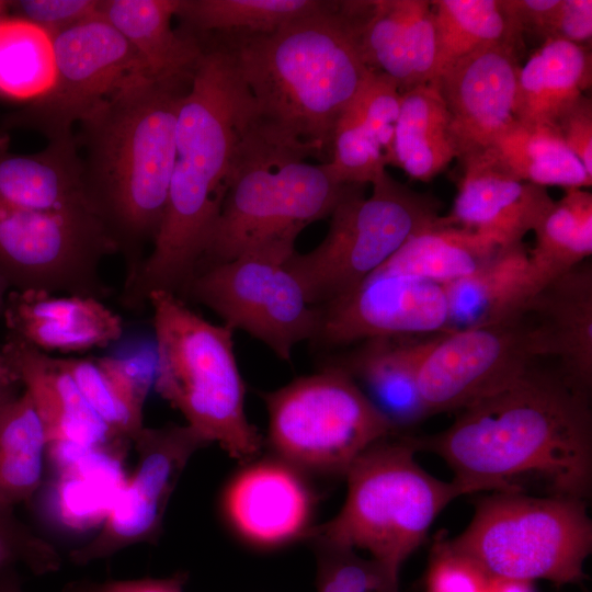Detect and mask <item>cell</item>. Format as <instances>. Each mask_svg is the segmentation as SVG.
I'll return each mask as SVG.
<instances>
[{
	"instance_id": "52",
	"label": "cell",
	"mask_w": 592,
	"mask_h": 592,
	"mask_svg": "<svg viewBox=\"0 0 592 592\" xmlns=\"http://www.w3.org/2000/svg\"><path fill=\"white\" fill-rule=\"evenodd\" d=\"M2 315H3V312H2V311H0V317H2Z\"/></svg>"
},
{
	"instance_id": "48",
	"label": "cell",
	"mask_w": 592,
	"mask_h": 592,
	"mask_svg": "<svg viewBox=\"0 0 592 592\" xmlns=\"http://www.w3.org/2000/svg\"><path fill=\"white\" fill-rule=\"evenodd\" d=\"M19 383L20 379L15 369L0 351V392L16 388Z\"/></svg>"
},
{
	"instance_id": "26",
	"label": "cell",
	"mask_w": 592,
	"mask_h": 592,
	"mask_svg": "<svg viewBox=\"0 0 592 592\" xmlns=\"http://www.w3.org/2000/svg\"><path fill=\"white\" fill-rule=\"evenodd\" d=\"M0 205L94 210L84 186L75 134L48 141L38 152L18 155L9 150L8 135L0 133Z\"/></svg>"
},
{
	"instance_id": "14",
	"label": "cell",
	"mask_w": 592,
	"mask_h": 592,
	"mask_svg": "<svg viewBox=\"0 0 592 592\" xmlns=\"http://www.w3.org/2000/svg\"><path fill=\"white\" fill-rule=\"evenodd\" d=\"M540 357L536 326L526 311L444 331L421 363L419 391L430 415L462 410L511 385Z\"/></svg>"
},
{
	"instance_id": "39",
	"label": "cell",
	"mask_w": 592,
	"mask_h": 592,
	"mask_svg": "<svg viewBox=\"0 0 592 592\" xmlns=\"http://www.w3.org/2000/svg\"><path fill=\"white\" fill-rule=\"evenodd\" d=\"M402 93L386 75L369 70L358 91L343 111L382 148L387 164L394 163V141Z\"/></svg>"
},
{
	"instance_id": "20",
	"label": "cell",
	"mask_w": 592,
	"mask_h": 592,
	"mask_svg": "<svg viewBox=\"0 0 592 592\" xmlns=\"http://www.w3.org/2000/svg\"><path fill=\"white\" fill-rule=\"evenodd\" d=\"M365 65L405 93L432 81L436 38L429 0L349 1Z\"/></svg>"
},
{
	"instance_id": "21",
	"label": "cell",
	"mask_w": 592,
	"mask_h": 592,
	"mask_svg": "<svg viewBox=\"0 0 592 592\" xmlns=\"http://www.w3.org/2000/svg\"><path fill=\"white\" fill-rule=\"evenodd\" d=\"M0 351L15 369L44 426L48 445L119 452L128 441L111 431L79 391L60 357L7 335Z\"/></svg>"
},
{
	"instance_id": "45",
	"label": "cell",
	"mask_w": 592,
	"mask_h": 592,
	"mask_svg": "<svg viewBox=\"0 0 592 592\" xmlns=\"http://www.w3.org/2000/svg\"><path fill=\"white\" fill-rule=\"evenodd\" d=\"M550 39H562L576 45L591 47L592 1L560 0Z\"/></svg>"
},
{
	"instance_id": "11",
	"label": "cell",
	"mask_w": 592,
	"mask_h": 592,
	"mask_svg": "<svg viewBox=\"0 0 592 592\" xmlns=\"http://www.w3.org/2000/svg\"><path fill=\"white\" fill-rule=\"evenodd\" d=\"M295 251L294 242H281L203 266L181 299L207 307L232 331H244L291 361L294 348L314 342L321 326V309L286 265Z\"/></svg>"
},
{
	"instance_id": "13",
	"label": "cell",
	"mask_w": 592,
	"mask_h": 592,
	"mask_svg": "<svg viewBox=\"0 0 592 592\" xmlns=\"http://www.w3.org/2000/svg\"><path fill=\"white\" fill-rule=\"evenodd\" d=\"M53 42V87L7 116V127L39 132L48 141L70 137L75 125L117 91L152 77L127 39L102 15L56 34Z\"/></svg>"
},
{
	"instance_id": "35",
	"label": "cell",
	"mask_w": 592,
	"mask_h": 592,
	"mask_svg": "<svg viewBox=\"0 0 592 592\" xmlns=\"http://www.w3.org/2000/svg\"><path fill=\"white\" fill-rule=\"evenodd\" d=\"M531 261L547 284L585 261L592 253V194L567 189L534 229Z\"/></svg>"
},
{
	"instance_id": "2",
	"label": "cell",
	"mask_w": 592,
	"mask_h": 592,
	"mask_svg": "<svg viewBox=\"0 0 592 592\" xmlns=\"http://www.w3.org/2000/svg\"><path fill=\"white\" fill-rule=\"evenodd\" d=\"M197 38L202 53L178 114L164 215L136 278L121 296L134 311L148 305L151 292L183 295L219 216L237 146L253 118L252 101L225 42L217 34Z\"/></svg>"
},
{
	"instance_id": "34",
	"label": "cell",
	"mask_w": 592,
	"mask_h": 592,
	"mask_svg": "<svg viewBox=\"0 0 592 592\" xmlns=\"http://www.w3.org/2000/svg\"><path fill=\"white\" fill-rule=\"evenodd\" d=\"M320 0H180L179 32L190 36L271 32L293 20L325 10Z\"/></svg>"
},
{
	"instance_id": "49",
	"label": "cell",
	"mask_w": 592,
	"mask_h": 592,
	"mask_svg": "<svg viewBox=\"0 0 592 592\" xmlns=\"http://www.w3.org/2000/svg\"><path fill=\"white\" fill-rule=\"evenodd\" d=\"M0 592H24L13 569L0 573Z\"/></svg>"
},
{
	"instance_id": "31",
	"label": "cell",
	"mask_w": 592,
	"mask_h": 592,
	"mask_svg": "<svg viewBox=\"0 0 592 592\" xmlns=\"http://www.w3.org/2000/svg\"><path fill=\"white\" fill-rule=\"evenodd\" d=\"M488 150L523 181L565 190L592 185V175L554 127L515 121Z\"/></svg>"
},
{
	"instance_id": "36",
	"label": "cell",
	"mask_w": 592,
	"mask_h": 592,
	"mask_svg": "<svg viewBox=\"0 0 592 592\" xmlns=\"http://www.w3.org/2000/svg\"><path fill=\"white\" fill-rule=\"evenodd\" d=\"M53 36L22 18L0 19V98L31 103L55 80Z\"/></svg>"
},
{
	"instance_id": "33",
	"label": "cell",
	"mask_w": 592,
	"mask_h": 592,
	"mask_svg": "<svg viewBox=\"0 0 592 592\" xmlns=\"http://www.w3.org/2000/svg\"><path fill=\"white\" fill-rule=\"evenodd\" d=\"M431 3L436 38L433 79L459 58L486 45L519 46L522 34L505 13L501 0H435Z\"/></svg>"
},
{
	"instance_id": "8",
	"label": "cell",
	"mask_w": 592,
	"mask_h": 592,
	"mask_svg": "<svg viewBox=\"0 0 592 592\" xmlns=\"http://www.w3.org/2000/svg\"><path fill=\"white\" fill-rule=\"evenodd\" d=\"M449 543L489 577L572 584L585 578L592 522L585 500L491 492Z\"/></svg>"
},
{
	"instance_id": "10",
	"label": "cell",
	"mask_w": 592,
	"mask_h": 592,
	"mask_svg": "<svg viewBox=\"0 0 592 592\" xmlns=\"http://www.w3.org/2000/svg\"><path fill=\"white\" fill-rule=\"evenodd\" d=\"M264 444L304 474L344 476L375 443L397 435L390 422L340 365L300 376L262 395Z\"/></svg>"
},
{
	"instance_id": "3",
	"label": "cell",
	"mask_w": 592,
	"mask_h": 592,
	"mask_svg": "<svg viewBox=\"0 0 592 592\" xmlns=\"http://www.w3.org/2000/svg\"><path fill=\"white\" fill-rule=\"evenodd\" d=\"M217 35L250 95L254 127L273 143L323 157L371 70L348 1H330L271 32Z\"/></svg>"
},
{
	"instance_id": "19",
	"label": "cell",
	"mask_w": 592,
	"mask_h": 592,
	"mask_svg": "<svg viewBox=\"0 0 592 592\" xmlns=\"http://www.w3.org/2000/svg\"><path fill=\"white\" fill-rule=\"evenodd\" d=\"M463 164L447 217L498 248L522 242L554 204L546 187L521 180L488 149L464 159Z\"/></svg>"
},
{
	"instance_id": "25",
	"label": "cell",
	"mask_w": 592,
	"mask_h": 592,
	"mask_svg": "<svg viewBox=\"0 0 592 592\" xmlns=\"http://www.w3.org/2000/svg\"><path fill=\"white\" fill-rule=\"evenodd\" d=\"M545 285L523 242L499 248L478 271L443 285L448 304L447 331L522 314Z\"/></svg>"
},
{
	"instance_id": "28",
	"label": "cell",
	"mask_w": 592,
	"mask_h": 592,
	"mask_svg": "<svg viewBox=\"0 0 592 592\" xmlns=\"http://www.w3.org/2000/svg\"><path fill=\"white\" fill-rule=\"evenodd\" d=\"M180 0H102L101 15L137 52L153 78L191 76L202 53L198 38L173 30Z\"/></svg>"
},
{
	"instance_id": "47",
	"label": "cell",
	"mask_w": 592,
	"mask_h": 592,
	"mask_svg": "<svg viewBox=\"0 0 592 592\" xmlns=\"http://www.w3.org/2000/svg\"><path fill=\"white\" fill-rule=\"evenodd\" d=\"M485 592H533L532 583L489 577Z\"/></svg>"
},
{
	"instance_id": "17",
	"label": "cell",
	"mask_w": 592,
	"mask_h": 592,
	"mask_svg": "<svg viewBox=\"0 0 592 592\" xmlns=\"http://www.w3.org/2000/svg\"><path fill=\"white\" fill-rule=\"evenodd\" d=\"M257 457L244 462L223 491L226 523L259 549L308 538L316 526V496L306 474L274 455Z\"/></svg>"
},
{
	"instance_id": "43",
	"label": "cell",
	"mask_w": 592,
	"mask_h": 592,
	"mask_svg": "<svg viewBox=\"0 0 592 592\" xmlns=\"http://www.w3.org/2000/svg\"><path fill=\"white\" fill-rule=\"evenodd\" d=\"M555 128L592 175V102L585 94L578 99L558 119Z\"/></svg>"
},
{
	"instance_id": "7",
	"label": "cell",
	"mask_w": 592,
	"mask_h": 592,
	"mask_svg": "<svg viewBox=\"0 0 592 592\" xmlns=\"http://www.w3.org/2000/svg\"><path fill=\"white\" fill-rule=\"evenodd\" d=\"M410 436L391 435L361 454L345 473L339 512L308 538L319 546L366 551L392 573L424 542L441 511L459 497L415 460Z\"/></svg>"
},
{
	"instance_id": "15",
	"label": "cell",
	"mask_w": 592,
	"mask_h": 592,
	"mask_svg": "<svg viewBox=\"0 0 592 592\" xmlns=\"http://www.w3.org/2000/svg\"><path fill=\"white\" fill-rule=\"evenodd\" d=\"M132 443L138 454L137 467L99 533L70 551L76 565L105 559L140 543H155L183 470L193 454L208 445L191 426L175 423L144 426Z\"/></svg>"
},
{
	"instance_id": "46",
	"label": "cell",
	"mask_w": 592,
	"mask_h": 592,
	"mask_svg": "<svg viewBox=\"0 0 592 592\" xmlns=\"http://www.w3.org/2000/svg\"><path fill=\"white\" fill-rule=\"evenodd\" d=\"M187 574L177 572L164 578L111 580L104 582L76 581L65 592H184Z\"/></svg>"
},
{
	"instance_id": "41",
	"label": "cell",
	"mask_w": 592,
	"mask_h": 592,
	"mask_svg": "<svg viewBox=\"0 0 592 592\" xmlns=\"http://www.w3.org/2000/svg\"><path fill=\"white\" fill-rule=\"evenodd\" d=\"M489 576L457 551L449 539L435 542L429 559L425 592H485Z\"/></svg>"
},
{
	"instance_id": "4",
	"label": "cell",
	"mask_w": 592,
	"mask_h": 592,
	"mask_svg": "<svg viewBox=\"0 0 592 592\" xmlns=\"http://www.w3.org/2000/svg\"><path fill=\"white\" fill-rule=\"evenodd\" d=\"M191 76L143 77L82 119L75 138L89 198L136 278L159 231L175 159V128Z\"/></svg>"
},
{
	"instance_id": "37",
	"label": "cell",
	"mask_w": 592,
	"mask_h": 592,
	"mask_svg": "<svg viewBox=\"0 0 592 592\" xmlns=\"http://www.w3.org/2000/svg\"><path fill=\"white\" fill-rule=\"evenodd\" d=\"M79 391L94 413L119 437L132 442L143 430V410L136 408L100 356L60 357Z\"/></svg>"
},
{
	"instance_id": "44",
	"label": "cell",
	"mask_w": 592,
	"mask_h": 592,
	"mask_svg": "<svg viewBox=\"0 0 592 592\" xmlns=\"http://www.w3.org/2000/svg\"><path fill=\"white\" fill-rule=\"evenodd\" d=\"M502 7L517 31L542 39L551 37L560 0H501Z\"/></svg>"
},
{
	"instance_id": "29",
	"label": "cell",
	"mask_w": 592,
	"mask_h": 592,
	"mask_svg": "<svg viewBox=\"0 0 592 592\" xmlns=\"http://www.w3.org/2000/svg\"><path fill=\"white\" fill-rule=\"evenodd\" d=\"M498 249L442 216L433 226L408 238L377 271L445 285L478 271Z\"/></svg>"
},
{
	"instance_id": "12",
	"label": "cell",
	"mask_w": 592,
	"mask_h": 592,
	"mask_svg": "<svg viewBox=\"0 0 592 592\" xmlns=\"http://www.w3.org/2000/svg\"><path fill=\"white\" fill-rule=\"evenodd\" d=\"M116 246L87 207L32 209L0 205V275L11 291H43L104 299L100 274Z\"/></svg>"
},
{
	"instance_id": "32",
	"label": "cell",
	"mask_w": 592,
	"mask_h": 592,
	"mask_svg": "<svg viewBox=\"0 0 592 592\" xmlns=\"http://www.w3.org/2000/svg\"><path fill=\"white\" fill-rule=\"evenodd\" d=\"M48 442L34 403L23 391L0 407V506L14 508L37 491Z\"/></svg>"
},
{
	"instance_id": "18",
	"label": "cell",
	"mask_w": 592,
	"mask_h": 592,
	"mask_svg": "<svg viewBox=\"0 0 592 592\" xmlns=\"http://www.w3.org/2000/svg\"><path fill=\"white\" fill-rule=\"evenodd\" d=\"M517 47L510 43L486 45L432 80L448 111L451 134L462 161L487 150L516 121L514 104L521 69Z\"/></svg>"
},
{
	"instance_id": "5",
	"label": "cell",
	"mask_w": 592,
	"mask_h": 592,
	"mask_svg": "<svg viewBox=\"0 0 592 592\" xmlns=\"http://www.w3.org/2000/svg\"><path fill=\"white\" fill-rule=\"evenodd\" d=\"M308 157L271 141L251 123L237 146L228 190L197 270L296 241L306 226L330 217L360 186L340 183L327 162L312 164Z\"/></svg>"
},
{
	"instance_id": "6",
	"label": "cell",
	"mask_w": 592,
	"mask_h": 592,
	"mask_svg": "<svg viewBox=\"0 0 592 592\" xmlns=\"http://www.w3.org/2000/svg\"><path fill=\"white\" fill-rule=\"evenodd\" d=\"M157 348L155 387L208 444L217 443L244 463L257 457L264 439L246 412L234 331L192 310L175 294L148 295Z\"/></svg>"
},
{
	"instance_id": "40",
	"label": "cell",
	"mask_w": 592,
	"mask_h": 592,
	"mask_svg": "<svg viewBox=\"0 0 592 592\" xmlns=\"http://www.w3.org/2000/svg\"><path fill=\"white\" fill-rule=\"evenodd\" d=\"M13 509L0 506V573L18 563L36 576L58 571L61 566L58 550L22 523Z\"/></svg>"
},
{
	"instance_id": "1",
	"label": "cell",
	"mask_w": 592,
	"mask_h": 592,
	"mask_svg": "<svg viewBox=\"0 0 592 592\" xmlns=\"http://www.w3.org/2000/svg\"><path fill=\"white\" fill-rule=\"evenodd\" d=\"M453 471L459 497L481 491L585 500L592 483L589 391L534 365L465 408L444 431L411 437Z\"/></svg>"
},
{
	"instance_id": "23",
	"label": "cell",
	"mask_w": 592,
	"mask_h": 592,
	"mask_svg": "<svg viewBox=\"0 0 592 592\" xmlns=\"http://www.w3.org/2000/svg\"><path fill=\"white\" fill-rule=\"evenodd\" d=\"M525 311L533 319L544 357L558 362L568 380L589 390L592 383V267L582 262L547 283Z\"/></svg>"
},
{
	"instance_id": "42",
	"label": "cell",
	"mask_w": 592,
	"mask_h": 592,
	"mask_svg": "<svg viewBox=\"0 0 592 592\" xmlns=\"http://www.w3.org/2000/svg\"><path fill=\"white\" fill-rule=\"evenodd\" d=\"M102 0H16L10 14L42 27L52 36L101 15Z\"/></svg>"
},
{
	"instance_id": "16",
	"label": "cell",
	"mask_w": 592,
	"mask_h": 592,
	"mask_svg": "<svg viewBox=\"0 0 592 592\" xmlns=\"http://www.w3.org/2000/svg\"><path fill=\"white\" fill-rule=\"evenodd\" d=\"M320 309L321 326L314 342L327 346L434 334L448 326L443 285L377 270Z\"/></svg>"
},
{
	"instance_id": "24",
	"label": "cell",
	"mask_w": 592,
	"mask_h": 592,
	"mask_svg": "<svg viewBox=\"0 0 592 592\" xmlns=\"http://www.w3.org/2000/svg\"><path fill=\"white\" fill-rule=\"evenodd\" d=\"M376 338L361 342L343 363L396 432L430 417L422 401L418 374L440 334Z\"/></svg>"
},
{
	"instance_id": "27",
	"label": "cell",
	"mask_w": 592,
	"mask_h": 592,
	"mask_svg": "<svg viewBox=\"0 0 592 592\" xmlns=\"http://www.w3.org/2000/svg\"><path fill=\"white\" fill-rule=\"evenodd\" d=\"M590 47L547 39L521 67L514 117L527 124L554 127L560 116L590 89Z\"/></svg>"
},
{
	"instance_id": "50",
	"label": "cell",
	"mask_w": 592,
	"mask_h": 592,
	"mask_svg": "<svg viewBox=\"0 0 592 592\" xmlns=\"http://www.w3.org/2000/svg\"><path fill=\"white\" fill-rule=\"evenodd\" d=\"M16 395V388L9 389L5 391L0 392V407L9 400L11 397Z\"/></svg>"
},
{
	"instance_id": "30",
	"label": "cell",
	"mask_w": 592,
	"mask_h": 592,
	"mask_svg": "<svg viewBox=\"0 0 592 592\" xmlns=\"http://www.w3.org/2000/svg\"><path fill=\"white\" fill-rule=\"evenodd\" d=\"M457 150L449 114L435 82L402 93L394 141V163L412 179L428 182L441 173Z\"/></svg>"
},
{
	"instance_id": "38",
	"label": "cell",
	"mask_w": 592,
	"mask_h": 592,
	"mask_svg": "<svg viewBox=\"0 0 592 592\" xmlns=\"http://www.w3.org/2000/svg\"><path fill=\"white\" fill-rule=\"evenodd\" d=\"M317 592H399L398 576L346 548L319 546Z\"/></svg>"
},
{
	"instance_id": "9",
	"label": "cell",
	"mask_w": 592,
	"mask_h": 592,
	"mask_svg": "<svg viewBox=\"0 0 592 592\" xmlns=\"http://www.w3.org/2000/svg\"><path fill=\"white\" fill-rule=\"evenodd\" d=\"M355 187L333 209L323 240L306 253L294 252L286 265L321 308L357 286L412 235L436 224L441 203L392 179L387 171Z\"/></svg>"
},
{
	"instance_id": "22",
	"label": "cell",
	"mask_w": 592,
	"mask_h": 592,
	"mask_svg": "<svg viewBox=\"0 0 592 592\" xmlns=\"http://www.w3.org/2000/svg\"><path fill=\"white\" fill-rule=\"evenodd\" d=\"M2 317L8 334L45 353L104 348L123 333L121 316L94 297L10 291Z\"/></svg>"
},
{
	"instance_id": "51",
	"label": "cell",
	"mask_w": 592,
	"mask_h": 592,
	"mask_svg": "<svg viewBox=\"0 0 592 592\" xmlns=\"http://www.w3.org/2000/svg\"><path fill=\"white\" fill-rule=\"evenodd\" d=\"M10 14V1L0 0V19Z\"/></svg>"
}]
</instances>
